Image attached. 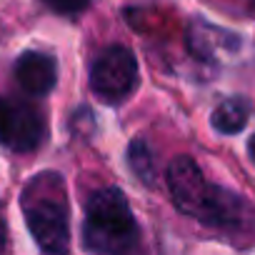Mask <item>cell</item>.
<instances>
[{
	"mask_svg": "<svg viewBox=\"0 0 255 255\" xmlns=\"http://www.w3.org/2000/svg\"><path fill=\"white\" fill-rule=\"evenodd\" d=\"M165 180L175 208L210 228H233L245 215L243 198L233 190L208 183L198 163L188 155H178L168 165Z\"/></svg>",
	"mask_w": 255,
	"mask_h": 255,
	"instance_id": "1",
	"label": "cell"
},
{
	"mask_svg": "<svg viewBox=\"0 0 255 255\" xmlns=\"http://www.w3.org/2000/svg\"><path fill=\"white\" fill-rule=\"evenodd\" d=\"M25 225L45 253H65L70 248V218L65 183L58 173L35 175L20 198Z\"/></svg>",
	"mask_w": 255,
	"mask_h": 255,
	"instance_id": "2",
	"label": "cell"
},
{
	"mask_svg": "<svg viewBox=\"0 0 255 255\" xmlns=\"http://www.w3.org/2000/svg\"><path fill=\"white\" fill-rule=\"evenodd\" d=\"M138 223L118 188H103L85 205L83 245L93 253H125L138 243Z\"/></svg>",
	"mask_w": 255,
	"mask_h": 255,
	"instance_id": "3",
	"label": "cell"
},
{
	"mask_svg": "<svg viewBox=\"0 0 255 255\" xmlns=\"http://www.w3.org/2000/svg\"><path fill=\"white\" fill-rule=\"evenodd\" d=\"M138 85V60L135 55L123 48L110 45L105 48L90 70V88L108 103L123 100Z\"/></svg>",
	"mask_w": 255,
	"mask_h": 255,
	"instance_id": "4",
	"label": "cell"
},
{
	"mask_svg": "<svg viewBox=\"0 0 255 255\" xmlns=\"http://www.w3.org/2000/svg\"><path fill=\"white\" fill-rule=\"evenodd\" d=\"M45 140V118L30 103L0 95V145L30 153Z\"/></svg>",
	"mask_w": 255,
	"mask_h": 255,
	"instance_id": "5",
	"label": "cell"
},
{
	"mask_svg": "<svg viewBox=\"0 0 255 255\" xmlns=\"http://www.w3.org/2000/svg\"><path fill=\"white\" fill-rule=\"evenodd\" d=\"M15 78L25 93L43 98L55 88L58 65L45 53H23L15 63Z\"/></svg>",
	"mask_w": 255,
	"mask_h": 255,
	"instance_id": "6",
	"label": "cell"
},
{
	"mask_svg": "<svg viewBox=\"0 0 255 255\" xmlns=\"http://www.w3.org/2000/svg\"><path fill=\"white\" fill-rule=\"evenodd\" d=\"M188 48L195 58L215 60L218 53H235L240 48V38L205 20H195L188 30Z\"/></svg>",
	"mask_w": 255,
	"mask_h": 255,
	"instance_id": "7",
	"label": "cell"
},
{
	"mask_svg": "<svg viewBox=\"0 0 255 255\" xmlns=\"http://www.w3.org/2000/svg\"><path fill=\"white\" fill-rule=\"evenodd\" d=\"M248 120H250V103L238 95L223 100L210 115V125L223 135H235V133L245 130Z\"/></svg>",
	"mask_w": 255,
	"mask_h": 255,
	"instance_id": "8",
	"label": "cell"
},
{
	"mask_svg": "<svg viewBox=\"0 0 255 255\" xmlns=\"http://www.w3.org/2000/svg\"><path fill=\"white\" fill-rule=\"evenodd\" d=\"M128 165L130 170L143 180V183H153L155 175V165H153V153L143 140H133L130 148H128Z\"/></svg>",
	"mask_w": 255,
	"mask_h": 255,
	"instance_id": "9",
	"label": "cell"
},
{
	"mask_svg": "<svg viewBox=\"0 0 255 255\" xmlns=\"http://www.w3.org/2000/svg\"><path fill=\"white\" fill-rule=\"evenodd\" d=\"M48 8L55 10V13H63V15H75L80 10H85L90 5V0H45Z\"/></svg>",
	"mask_w": 255,
	"mask_h": 255,
	"instance_id": "10",
	"label": "cell"
},
{
	"mask_svg": "<svg viewBox=\"0 0 255 255\" xmlns=\"http://www.w3.org/2000/svg\"><path fill=\"white\" fill-rule=\"evenodd\" d=\"M248 153H250V158H253V163H255V133H253L250 140H248Z\"/></svg>",
	"mask_w": 255,
	"mask_h": 255,
	"instance_id": "11",
	"label": "cell"
}]
</instances>
